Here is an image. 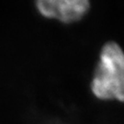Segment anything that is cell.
Returning a JSON list of instances; mask_svg holds the SVG:
<instances>
[{"label": "cell", "instance_id": "obj_1", "mask_svg": "<svg viewBox=\"0 0 124 124\" xmlns=\"http://www.w3.org/2000/svg\"><path fill=\"white\" fill-rule=\"evenodd\" d=\"M91 87L101 100L123 102L124 55L117 43L109 41L102 48Z\"/></svg>", "mask_w": 124, "mask_h": 124}, {"label": "cell", "instance_id": "obj_2", "mask_svg": "<svg viewBox=\"0 0 124 124\" xmlns=\"http://www.w3.org/2000/svg\"><path fill=\"white\" fill-rule=\"evenodd\" d=\"M39 12L47 18H54L65 23L80 20L90 9L87 0H39Z\"/></svg>", "mask_w": 124, "mask_h": 124}]
</instances>
